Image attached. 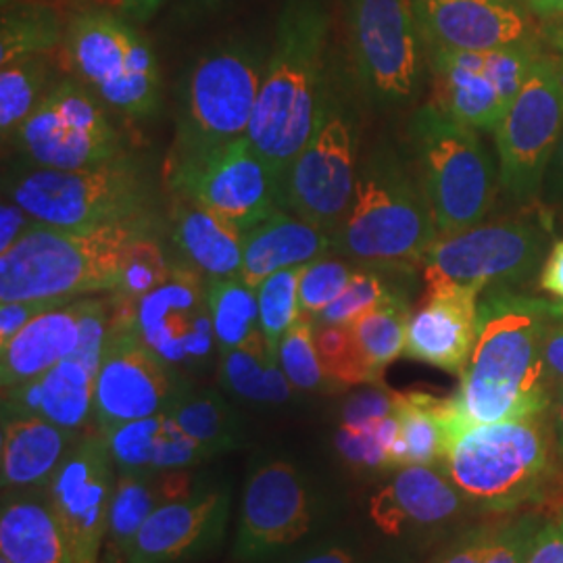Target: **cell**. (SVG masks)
Wrapping results in <instances>:
<instances>
[{
  "instance_id": "obj_1",
  "label": "cell",
  "mask_w": 563,
  "mask_h": 563,
  "mask_svg": "<svg viewBox=\"0 0 563 563\" xmlns=\"http://www.w3.org/2000/svg\"><path fill=\"white\" fill-rule=\"evenodd\" d=\"M560 302L488 288L478 302V336L453 399L460 423H497L547 416L553 386L544 336Z\"/></svg>"
},
{
  "instance_id": "obj_2",
  "label": "cell",
  "mask_w": 563,
  "mask_h": 563,
  "mask_svg": "<svg viewBox=\"0 0 563 563\" xmlns=\"http://www.w3.org/2000/svg\"><path fill=\"white\" fill-rule=\"evenodd\" d=\"M330 30V0H284L246 134L278 181V190L316 128Z\"/></svg>"
},
{
  "instance_id": "obj_3",
  "label": "cell",
  "mask_w": 563,
  "mask_h": 563,
  "mask_svg": "<svg viewBox=\"0 0 563 563\" xmlns=\"http://www.w3.org/2000/svg\"><path fill=\"white\" fill-rule=\"evenodd\" d=\"M439 467L467 504L495 514L543 505L563 484L549 413L497 423H460L453 416Z\"/></svg>"
},
{
  "instance_id": "obj_4",
  "label": "cell",
  "mask_w": 563,
  "mask_h": 563,
  "mask_svg": "<svg viewBox=\"0 0 563 563\" xmlns=\"http://www.w3.org/2000/svg\"><path fill=\"white\" fill-rule=\"evenodd\" d=\"M153 230L148 213L86 230L38 223L0 255V301L71 302L113 292L130 246Z\"/></svg>"
},
{
  "instance_id": "obj_5",
  "label": "cell",
  "mask_w": 563,
  "mask_h": 563,
  "mask_svg": "<svg viewBox=\"0 0 563 563\" xmlns=\"http://www.w3.org/2000/svg\"><path fill=\"white\" fill-rule=\"evenodd\" d=\"M422 186L397 148L376 146L357 172L334 251L360 265L413 269L439 241Z\"/></svg>"
},
{
  "instance_id": "obj_6",
  "label": "cell",
  "mask_w": 563,
  "mask_h": 563,
  "mask_svg": "<svg viewBox=\"0 0 563 563\" xmlns=\"http://www.w3.org/2000/svg\"><path fill=\"white\" fill-rule=\"evenodd\" d=\"M407 144L439 236H455L481 225L499 181V165L484 146L481 132L449 118L434 102H426L409 120Z\"/></svg>"
},
{
  "instance_id": "obj_7",
  "label": "cell",
  "mask_w": 563,
  "mask_h": 563,
  "mask_svg": "<svg viewBox=\"0 0 563 563\" xmlns=\"http://www.w3.org/2000/svg\"><path fill=\"white\" fill-rule=\"evenodd\" d=\"M265 65L263 44L249 38L220 42L197 57L181 78L172 165L246 139Z\"/></svg>"
},
{
  "instance_id": "obj_8",
  "label": "cell",
  "mask_w": 563,
  "mask_h": 563,
  "mask_svg": "<svg viewBox=\"0 0 563 563\" xmlns=\"http://www.w3.org/2000/svg\"><path fill=\"white\" fill-rule=\"evenodd\" d=\"M4 199L48 228L86 230L148 213L151 186L128 155L84 169L21 163L4 176Z\"/></svg>"
},
{
  "instance_id": "obj_9",
  "label": "cell",
  "mask_w": 563,
  "mask_h": 563,
  "mask_svg": "<svg viewBox=\"0 0 563 563\" xmlns=\"http://www.w3.org/2000/svg\"><path fill=\"white\" fill-rule=\"evenodd\" d=\"M65 51L74 74L104 104L144 120L162 104V71L141 32L107 9L71 18Z\"/></svg>"
},
{
  "instance_id": "obj_10",
  "label": "cell",
  "mask_w": 563,
  "mask_h": 563,
  "mask_svg": "<svg viewBox=\"0 0 563 563\" xmlns=\"http://www.w3.org/2000/svg\"><path fill=\"white\" fill-rule=\"evenodd\" d=\"M355 78L369 102L393 109L422 88L428 48L411 0H344Z\"/></svg>"
},
{
  "instance_id": "obj_11",
  "label": "cell",
  "mask_w": 563,
  "mask_h": 563,
  "mask_svg": "<svg viewBox=\"0 0 563 563\" xmlns=\"http://www.w3.org/2000/svg\"><path fill=\"white\" fill-rule=\"evenodd\" d=\"M355 121L341 95L323 88L311 139L286 172L280 207L328 234L339 230L357 184Z\"/></svg>"
},
{
  "instance_id": "obj_12",
  "label": "cell",
  "mask_w": 563,
  "mask_h": 563,
  "mask_svg": "<svg viewBox=\"0 0 563 563\" xmlns=\"http://www.w3.org/2000/svg\"><path fill=\"white\" fill-rule=\"evenodd\" d=\"M563 134V67L543 51L495 132L499 184L526 205L543 192L547 169Z\"/></svg>"
},
{
  "instance_id": "obj_13",
  "label": "cell",
  "mask_w": 563,
  "mask_h": 563,
  "mask_svg": "<svg viewBox=\"0 0 563 563\" xmlns=\"http://www.w3.org/2000/svg\"><path fill=\"white\" fill-rule=\"evenodd\" d=\"M547 232L537 222L474 225L439 239L422 260L426 292L437 288H514L539 276L547 257Z\"/></svg>"
},
{
  "instance_id": "obj_14",
  "label": "cell",
  "mask_w": 563,
  "mask_h": 563,
  "mask_svg": "<svg viewBox=\"0 0 563 563\" xmlns=\"http://www.w3.org/2000/svg\"><path fill=\"white\" fill-rule=\"evenodd\" d=\"M543 51V44L493 51L430 48V102L481 134H495Z\"/></svg>"
},
{
  "instance_id": "obj_15",
  "label": "cell",
  "mask_w": 563,
  "mask_h": 563,
  "mask_svg": "<svg viewBox=\"0 0 563 563\" xmlns=\"http://www.w3.org/2000/svg\"><path fill=\"white\" fill-rule=\"evenodd\" d=\"M27 163L51 169H84L125 155L102 101L81 84H55L13 134Z\"/></svg>"
},
{
  "instance_id": "obj_16",
  "label": "cell",
  "mask_w": 563,
  "mask_h": 563,
  "mask_svg": "<svg viewBox=\"0 0 563 563\" xmlns=\"http://www.w3.org/2000/svg\"><path fill=\"white\" fill-rule=\"evenodd\" d=\"M322 514L320 495L295 463L253 462L242 493L234 558L263 562L305 539Z\"/></svg>"
},
{
  "instance_id": "obj_17",
  "label": "cell",
  "mask_w": 563,
  "mask_h": 563,
  "mask_svg": "<svg viewBox=\"0 0 563 563\" xmlns=\"http://www.w3.org/2000/svg\"><path fill=\"white\" fill-rule=\"evenodd\" d=\"M188 383L142 342L136 318L111 313L95 384V418L101 432L165 413Z\"/></svg>"
},
{
  "instance_id": "obj_18",
  "label": "cell",
  "mask_w": 563,
  "mask_h": 563,
  "mask_svg": "<svg viewBox=\"0 0 563 563\" xmlns=\"http://www.w3.org/2000/svg\"><path fill=\"white\" fill-rule=\"evenodd\" d=\"M169 181L176 195L201 202L241 232L282 209L278 181L249 139L172 165Z\"/></svg>"
},
{
  "instance_id": "obj_19",
  "label": "cell",
  "mask_w": 563,
  "mask_h": 563,
  "mask_svg": "<svg viewBox=\"0 0 563 563\" xmlns=\"http://www.w3.org/2000/svg\"><path fill=\"white\" fill-rule=\"evenodd\" d=\"M142 342L181 378L202 372L218 346L207 282L188 263H174L169 278L136 305Z\"/></svg>"
},
{
  "instance_id": "obj_20",
  "label": "cell",
  "mask_w": 563,
  "mask_h": 563,
  "mask_svg": "<svg viewBox=\"0 0 563 563\" xmlns=\"http://www.w3.org/2000/svg\"><path fill=\"white\" fill-rule=\"evenodd\" d=\"M107 439L90 434L67 453L46 486L48 504L67 539L74 563H99L118 478Z\"/></svg>"
},
{
  "instance_id": "obj_21",
  "label": "cell",
  "mask_w": 563,
  "mask_h": 563,
  "mask_svg": "<svg viewBox=\"0 0 563 563\" xmlns=\"http://www.w3.org/2000/svg\"><path fill=\"white\" fill-rule=\"evenodd\" d=\"M426 48L539 46L544 30L528 0H411Z\"/></svg>"
},
{
  "instance_id": "obj_22",
  "label": "cell",
  "mask_w": 563,
  "mask_h": 563,
  "mask_svg": "<svg viewBox=\"0 0 563 563\" xmlns=\"http://www.w3.org/2000/svg\"><path fill=\"white\" fill-rule=\"evenodd\" d=\"M230 516V493L220 486H199L165 504L142 523L123 551L125 563H181L209 553L222 543Z\"/></svg>"
},
{
  "instance_id": "obj_23",
  "label": "cell",
  "mask_w": 563,
  "mask_h": 563,
  "mask_svg": "<svg viewBox=\"0 0 563 563\" xmlns=\"http://www.w3.org/2000/svg\"><path fill=\"white\" fill-rule=\"evenodd\" d=\"M478 302L481 292L472 288L428 290L409 316L405 357L462 376L478 336Z\"/></svg>"
},
{
  "instance_id": "obj_24",
  "label": "cell",
  "mask_w": 563,
  "mask_h": 563,
  "mask_svg": "<svg viewBox=\"0 0 563 563\" xmlns=\"http://www.w3.org/2000/svg\"><path fill=\"white\" fill-rule=\"evenodd\" d=\"M465 499L439 465H402L369 499V518L388 537L455 520Z\"/></svg>"
},
{
  "instance_id": "obj_25",
  "label": "cell",
  "mask_w": 563,
  "mask_h": 563,
  "mask_svg": "<svg viewBox=\"0 0 563 563\" xmlns=\"http://www.w3.org/2000/svg\"><path fill=\"white\" fill-rule=\"evenodd\" d=\"M78 441V430L63 428L44 418L2 420V488L44 490Z\"/></svg>"
},
{
  "instance_id": "obj_26",
  "label": "cell",
  "mask_w": 563,
  "mask_h": 563,
  "mask_svg": "<svg viewBox=\"0 0 563 563\" xmlns=\"http://www.w3.org/2000/svg\"><path fill=\"white\" fill-rule=\"evenodd\" d=\"M334 251L332 234L278 209L242 232V280L257 288L272 274L307 265Z\"/></svg>"
},
{
  "instance_id": "obj_27",
  "label": "cell",
  "mask_w": 563,
  "mask_h": 563,
  "mask_svg": "<svg viewBox=\"0 0 563 563\" xmlns=\"http://www.w3.org/2000/svg\"><path fill=\"white\" fill-rule=\"evenodd\" d=\"M80 301L44 311L0 346L2 390L41 378L74 355L80 342Z\"/></svg>"
},
{
  "instance_id": "obj_28",
  "label": "cell",
  "mask_w": 563,
  "mask_h": 563,
  "mask_svg": "<svg viewBox=\"0 0 563 563\" xmlns=\"http://www.w3.org/2000/svg\"><path fill=\"white\" fill-rule=\"evenodd\" d=\"M101 434L107 439L118 474L188 470L207 460L201 446L167 411L120 423Z\"/></svg>"
},
{
  "instance_id": "obj_29",
  "label": "cell",
  "mask_w": 563,
  "mask_h": 563,
  "mask_svg": "<svg viewBox=\"0 0 563 563\" xmlns=\"http://www.w3.org/2000/svg\"><path fill=\"white\" fill-rule=\"evenodd\" d=\"M0 553L11 563H74L44 490H4Z\"/></svg>"
},
{
  "instance_id": "obj_30",
  "label": "cell",
  "mask_w": 563,
  "mask_h": 563,
  "mask_svg": "<svg viewBox=\"0 0 563 563\" xmlns=\"http://www.w3.org/2000/svg\"><path fill=\"white\" fill-rule=\"evenodd\" d=\"M174 242L188 265L211 278H241L242 232L201 202L176 195Z\"/></svg>"
},
{
  "instance_id": "obj_31",
  "label": "cell",
  "mask_w": 563,
  "mask_h": 563,
  "mask_svg": "<svg viewBox=\"0 0 563 563\" xmlns=\"http://www.w3.org/2000/svg\"><path fill=\"white\" fill-rule=\"evenodd\" d=\"M197 486L199 483H192V476L186 470L118 474L107 526L111 549L123 555L128 544L139 534L142 523L162 505L190 495Z\"/></svg>"
},
{
  "instance_id": "obj_32",
  "label": "cell",
  "mask_w": 563,
  "mask_h": 563,
  "mask_svg": "<svg viewBox=\"0 0 563 563\" xmlns=\"http://www.w3.org/2000/svg\"><path fill=\"white\" fill-rule=\"evenodd\" d=\"M453 416V399L426 393H397L401 437L390 453L393 470L402 465H441L449 446Z\"/></svg>"
},
{
  "instance_id": "obj_33",
  "label": "cell",
  "mask_w": 563,
  "mask_h": 563,
  "mask_svg": "<svg viewBox=\"0 0 563 563\" xmlns=\"http://www.w3.org/2000/svg\"><path fill=\"white\" fill-rule=\"evenodd\" d=\"M544 518L520 514L476 526L446 544L434 563H526Z\"/></svg>"
},
{
  "instance_id": "obj_34",
  "label": "cell",
  "mask_w": 563,
  "mask_h": 563,
  "mask_svg": "<svg viewBox=\"0 0 563 563\" xmlns=\"http://www.w3.org/2000/svg\"><path fill=\"white\" fill-rule=\"evenodd\" d=\"M167 413L201 446L207 460L242 444L241 418L216 390L195 388L188 383Z\"/></svg>"
},
{
  "instance_id": "obj_35",
  "label": "cell",
  "mask_w": 563,
  "mask_h": 563,
  "mask_svg": "<svg viewBox=\"0 0 563 563\" xmlns=\"http://www.w3.org/2000/svg\"><path fill=\"white\" fill-rule=\"evenodd\" d=\"M220 378L232 395L253 402L290 401L295 390L263 332L239 349L223 351Z\"/></svg>"
},
{
  "instance_id": "obj_36",
  "label": "cell",
  "mask_w": 563,
  "mask_h": 563,
  "mask_svg": "<svg viewBox=\"0 0 563 563\" xmlns=\"http://www.w3.org/2000/svg\"><path fill=\"white\" fill-rule=\"evenodd\" d=\"M38 383V418L80 432L95 413L97 374L78 360L67 357L41 376Z\"/></svg>"
},
{
  "instance_id": "obj_37",
  "label": "cell",
  "mask_w": 563,
  "mask_h": 563,
  "mask_svg": "<svg viewBox=\"0 0 563 563\" xmlns=\"http://www.w3.org/2000/svg\"><path fill=\"white\" fill-rule=\"evenodd\" d=\"M60 38L59 15L41 2L2 0L0 65L44 55Z\"/></svg>"
},
{
  "instance_id": "obj_38",
  "label": "cell",
  "mask_w": 563,
  "mask_h": 563,
  "mask_svg": "<svg viewBox=\"0 0 563 563\" xmlns=\"http://www.w3.org/2000/svg\"><path fill=\"white\" fill-rule=\"evenodd\" d=\"M207 297L220 353L239 349L262 332L257 288L242 278L207 280Z\"/></svg>"
},
{
  "instance_id": "obj_39",
  "label": "cell",
  "mask_w": 563,
  "mask_h": 563,
  "mask_svg": "<svg viewBox=\"0 0 563 563\" xmlns=\"http://www.w3.org/2000/svg\"><path fill=\"white\" fill-rule=\"evenodd\" d=\"M409 316V295L402 292L351 323L363 357L378 380L390 363L405 355Z\"/></svg>"
},
{
  "instance_id": "obj_40",
  "label": "cell",
  "mask_w": 563,
  "mask_h": 563,
  "mask_svg": "<svg viewBox=\"0 0 563 563\" xmlns=\"http://www.w3.org/2000/svg\"><path fill=\"white\" fill-rule=\"evenodd\" d=\"M399 272H413V269H399V267H378V265H360L353 272V278L342 290L341 297L332 305H328L322 313L313 320L318 325H351L363 313L372 311L374 307L383 305L395 295L407 292L401 284L393 280ZM409 295V292H407Z\"/></svg>"
},
{
  "instance_id": "obj_41",
  "label": "cell",
  "mask_w": 563,
  "mask_h": 563,
  "mask_svg": "<svg viewBox=\"0 0 563 563\" xmlns=\"http://www.w3.org/2000/svg\"><path fill=\"white\" fill-rule=\"evenodd\" d=\"M48 78V65L42 55L13 60L0 69V130L7 141L38 107L42 88Z\"/></svg>"
},
{
  "instance_id": "obj_42",
  "label": "cell",
  "mask_w": 563,
  "mask_h": 563,
  "mask_svg": "<svg viewBox=\"0 0 563 563\" xmlns=\"http://www.w3.org/2000/svg\"><path fill=\"white\" fill-rule=\"evenodd\" d=\"M313 339L323 374L334 388L380 383L363 357L351 325H318Z\"/></svg>"
},
{
  "instance_id": "obj_43",
  "label": "cell",
  "mask_w": 563,
  "mask_h": 563,
  "mask_svg": "<svg viewBox=\"0 0 563 563\" xmlns=\"http://www.w3.org/2000/svg\"><path fill=\"white\" fill-rule=\"evenodd\" d=\"M401 437V426L397 411L386 416L380 422L365 426H344L341 423L336 434V449L342 460L357 467L360 472L393 470L390 453Z\"/></svg>"
},
{
  "instance_id": "obj_44",
  "label": "cell",
  "mask_w": 563,
  "mask_h": 563,
  "mask_svg": "<svg viewBox=\"0 0 563 563\" xmlns=\"http://www.w3.org/2000/svg\"><path fill=\"white\" fill-rule=\"evenodd\" d=\"M305 265L288 267L272 274L257 286L260 325L269 346L278 353L282 336L301 318L299 284Z\"/></svg>"
},
{
  "instance_id": "obj_45",
  "label": "cell",
  "mask_w": 563,
  "mask_h": 563,
  "mask_svg": "<svg viewBox=\"0 0 563 563\" xmlns=\"http://www.w3.org/2000/svg\"><path fill=\"white\" fill-rule=\"evenodd\" d=\"M313 330V320L301 316L295 325H290V330L282 336L278 344L280 367L288 383L302 393H322L332 386L323 374Z\"/></svg>"
},
{
  "instance_id": "obj_46",
  "label": "cell",
  "mask_w": 563,
  "mask_h": 563,
  "mask_svg": "<svg viewBox=\"0 0 563 563\" xmlns=\"http://www.w3.org/2000/svg\"><path fill=\"white\" fill-rule=\"evenodd\" d=\"M172 265L174 263L167 262L162 242L153 236V232L142 236L130 246L125 255L120 286L113 290V297L139 305L144 295L169 278Z\"/></svg>"
},
{
  "instance_id": "obj_47",
  "label": "cell",
  "mask_w": 563,
  "mask_h": 563,
  "mask_svg": "<svg viewBox=\"0 0 563 563\" xmlns=\"http://www.w3.org/2000/svg\"><path fill=\"white\" fill-rule=\"evenodd\" d=\"M355 267L341 260L320 257L307 263L299 284L301 316L316 320L328 305L336 301L353 278Z\"/></svg>"
},
{
  "instance_id": "obj_48",
  "label": "cell",
  "mask_w": 563,
  "mask_h": 563,
  "mask_svg": "<svg viewBox=\"0 0 563 563\" xmlns=\"http://www.w3.org/2000/svg\"><path fill=\"white\" fill-rule=\"evenodd\" d=\"M109 328H111V301L81 297L80 342L71 357L84 363L92 374H99Z\"/></svg>"
},
{
  "instance_id": "obj_49",
  "label": "cell",
  "mask_w": 563,
  "mask_h": 563,
  "mask_svg": "<svg viewBox=\"0 0 563 563\" xmlns=\"http://www.w3.org/2000/svg\"><path fill=\"white\" fill-rule=\"evenodd\" d=\"M397 411V393H388L378 386H369L351 395L342 407L344 426H365L380 422L386 416Z\"/></svg>"
},
{
  "instance_id": "obj_50",
  "label": "cell",
  "mask_w": 563,
  "mask_h": 563,
  "mask_svg": "<svg viewBox=\"0 0 563 563\" xmlns=\"http://www.w3.org/2000/svg\"><path fill=\"white\" fill-rule=\"evenodd\" d=\"M526 563H563V505L544 518Z\"/></svg>"
},
{
  "instance_id": "obj_51",
  "label": "cell",
  "mask_w": 563,
  "mask_h": 563,
  "mask_svg": "<svg viewBox=\"0 0 563 563\" xmlns=\"http://www.w3.org/2000/svg\"><path fill=\"white\" fill-rule=\"evenodd\" d=\"M59 301H11L0 305V346L11 341L36 316L59 307Z\"/></svg>"
},
{
  "instance_id": "obj_52",
  "label": "cell",
  "mask_w": 563,
  "mask_h": 563,
  "mask_svg": "<svg viewBox=\"0 0 563 563\" xmlns=\"http://www.w3.org/2000/svg\"><path fill=\"white\" fill-rule=\"evenodd\" d=\"M544 365L547 376L553 386V393L563 384V305L560 302L558 313L549 323L547 336H544Z\"/></svg>"
},
{
  "instance_id": "obj_53",
  "label": "cell",
  "mask_w": 563,
  "mask_h": 563,
  "mask_svg": "<svg viewBox=\"0 0 563 563\" xmlns=\"http://www.w3.org/2000/svg\"><path fill=\"white\" fill-rule=\"evenodd\" d=\"M34 225H38V222L27 216L18 202L4 199L0 207V255L7 253Z\"/></svg>"
},
{
  "instance_id": "obj_54",
  "label": "cell",
  "mask_w": 563,
  "mask_h": 563,
  "mask_svg": "<svg viewBox=\"0 0 563 563\" xmlns=\"http://www.w3.org/2000/svg\"><path fill=\"white\" fill-rule=\"evenodd\" d=\"M539 288L563 305V239L555 242L544 257L539 272Z\"/></svg>"
},
{
  "instance_id": "obj_55",
  "label": "cell",
  "mask_w": 563,
  "mask_h": 563,
  "mask_svg": "<svg viewBox=\"0 0 563 563\" xmlns=\"http://www.w3.org/2000/svg\"><path fill=\"white\" fill-rule=\"evenodd\" d=\"M290 563H357V553L344 541H325L307 549Z\"/></svg>"
},
{
  "instance_id": "obj_56",
  "label": "cell",
  "mask_w": 563,
  "mask_h": 563,
  "mask_svg": "<svg viewBox=\"0 0 563 563\" xmlns=\"http://www.w3.org/2000/svg\"><path fill=\"white\" fill-rule=\"evenodd\" d=\"M543 190L549 195L551 201H563V134L562 141L558 144V151L551 159V165L547 169Z\"/></svg>"
},
{
  "instance_id": "obj_57",
  "label": "cell",
  "mask_w": 563,
  "mask_h": 563,
  "mask_svg": "<svg viewBox=\"0 0 563 563\" xmlns=\"http://www.w3.org/2000/svg\"><path fill=\"white\" fill-rule=\"evenodd\" d=\"M165 0H118L121 13L134 21L151 20L163 7Z\"/></svg>"
},
{
  "instance_id": "obj_58",
  "label": "cell",
  "mask_w": 563,
  "mask_h": 563,
  "mask_svg": "<svg viewBox=\"0 0 563 563\" xmlns=\"http://www.w3.org/2000/svg\"><path fill=\"white\" fill-rule=\"evenodd\" d=\"M549 420H551V428H553L558 457L563 463V384L558 386L555 393H553V402H551V409H549Z\"/></svg>"
},
{
  "instance_id": "obj_59",
  "label": "cell",
  "mask_w": 563,
  "mask_h": 563,
  "mask_svg": "<svg viewBox=\"0 0 563 563\" xmlns=\"http://www.w3.org/2000/svg\"><path fill=\"white\" fill-rule=\"evenodd\" d=\"M528 4L541 21H555L563 18V0H528Z\"/></svg>"
},
{
  "instance_id": "obj_60",
  "label": "cell",
  "mask_w": 563,
  "mask_h": 563,
  "mask_svg": "<svg viewBox=\"0 0 563 563\" xmlns=\"http://www.w3.org/2000/svg\"><path fill=\"white\" fill-rule=\"evenodd\" d=\"M544 38L549 42V46L555 51V57L560 59L563 67V18L549 21V25L544 27Z\"/></svg>"
}]
</instances>
